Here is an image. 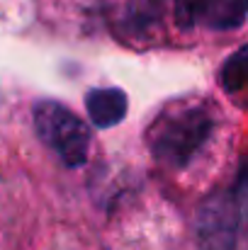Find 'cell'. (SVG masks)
I'll list each match as a JSON object with an SVG mask.
<instances>
[{"label":"cell","mask_w":248,"mask_h":250,"mask_svg":"<svg viewBox=\"0 0 248 250\" xmlns=\"http://www.w3.org/2000/svg\"><path fill=\"white\" fill-rule=\"evenodd\" d=\"M219 117L209 102L182 100L168 104L151 122L146 144L154 161L168 172H187L212 146Z\"/></svg>","instance_id":"1"},{"label":"cell","mask_w":248,"mask_h":250,"mask_svg":"<svg viewBox=\"0 0 248 250\" xmlns=\"http://www.w3.org/2000/svg\"><path fill=\"white\" fill-rule=\"evenodd\" d=\"M32 114L37 136L61 158L64 166L81 167L88 163L92 148L90 126L78 119L66 104L56 100H39Z\"/></svg>","instance_id":"2"},{"label":"cell","mask_w":248,"mask_h":250,"mask_svg":"<svg viewBox=\"0 0 248 250\" xmlns=\"http://www.w3.org/2000/svg\"><path fill=\"white\" fill-rule=\"evenodd\" d=\"M127 95L119 87H92L85 95V109L97 129H110L119 124L127 114Z\"/></svg>","instance_id":"3"},{"label":"cell","mask_w":248,"mask_h":250,"mask_svg":"<svg viewBox=\"0 0 248 250\" xmlns=\"http://www.w3.org/2000/svg\"><path fill=\"white\" fill-rule=\"evenodd\" d=\"M246 20V0H207L202 24L212 29H239Z\"/></svg>","instance_id":"4"},{"label":"cell","mask_w":248,"mask_h":250,"mask_svg":"<svg viewBox=\"0 0 248 250\" xmlns=\"http://www.w3.org/2000/svg\"><path fill=\"white\" fill-rule=\"evenodd\" d=\"M158 17V2L156 0H129L124 15H122V24L127 27V32L132 37L141 34L144 29H149Z\"/></svg>","instance_id":"5"},{"label":"cell","mask_w":248,"mask_h":250,"mask_svg":"<svg viewBox=\"0 0 248 250\" xmlns=\"http://www.w3.org/2000/svg\"><path fill=\"white\" fill-rule=\"evenodd\" d=\"M244 83H246V54H244V49H239L226 61V66L222 71V85L229 92H239Z\"/></svg>","instance_id":"6"},{"label":"cell","mask_w":248,"mask_h":250,"mask_svg":"<svg viewBox=\"0 0 248 250\" xmlns=\"http://www.w3.org/2000/svg\"><path fill=\"white\" fill-rule=\"evenodd\" d=\"M207 0H173V15L180 27H192L202 20Z\"/></svg>","instance_id":"7"}]
</instances>
